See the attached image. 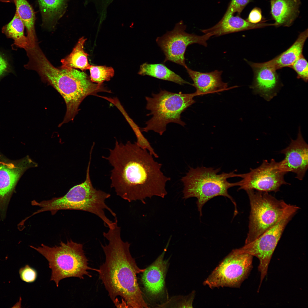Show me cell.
<instances>
[{"label": "cell", "instance_id": "6da1fadb", "mask_svg": "<svg viewBox=\"0 0 308 308\" xmlns=\"http://www.w3.org/2000/svg\"><path fill=\"white\" fill-rule=\"evenodd\" d=\"M109 151L107 157H102L113 167L111 187L117 195L129 202L139 200L143 203L147 198H164L166 195V186L171 178L164 175L162 164L148 151L135 142L123 144L117 140Z\"/></svg>", "mask_w": 308, "mask_h": 308}, {"label": "cell", "instance_id": "7a4b0ae2", "mask_svg": "<svg viewBox=\"0 0 308 308\" xmlns=\"http://www.w3.org/2000/svg\"><path fill=\"white\" fill-rule=\"evenodd\" d=\"M116 221L103 234L109 241L101 246L105 262L97 269L99 277L115 305L119 308H148L139 287L137 274L144 269L137 265L129 251L130 244L121 239V228Z\"/></svg>", "mask_w": 308, "mask_h": 308}, {"label": "cell", "instance_id": "3957f363", "mask_svg": "<svg viewBox=\"0 0 308 308\" xmlns=\"http://www.w3.org/2000/svg\"><path fill=\"white\" fill-rule=\"evenodd\" d=\"M27 52L30 61L26 66L37 71L42 80L55 88L65 102L66 112L59 127L73 120L78 113L80 105L87 96H97L98 93L101 92H112L103 84L92 82L90 76L83 72L74 68L65 69L54 67L38 44Z\"/></svg>", "mask_w": 308, "mask_h": 308}, {"label": "cell", "instance_id": "277c9868", "mask_svg": "<svg viewBox=\"0 0 308 308\" xmlns=\"http://www.w3.org/2000/svg\"><path fill=\"white\" fill-rule=\"evenodd\" d=\"M91 160L89 158L86 179L83 182L72 187L63 196L40 202L35 200L32 201L33 205L39 206L40 208L30 216L46 211H50L52 215H54L60 210H81L96 215L104 222L105 226H111L113 222L107 218L104 211V209H106L114 217H116V214L105 202V200L109 198L111 195L102 191L97 190L93 187L90 175Z\"/></svg>", "mask_w": 308, "mask_h": 308}, {"label": "cell", "instance_id": "5b68a950", "mask_svg": "<svg viewBox=\"0 0 308 308\" xmlns=\"http://www.w3.org/2000/svg\"><path fill=\"white\" fill-rule=\"evenodd\" d=\"M220 170L219 168L215 169L203 166L196 168L190 167L185 176L181 179L184 186L183 198H197L196 204L200 216H202V209L204 204L210 200L218 196L229 198L234 205V215L238 213L236 202L229 194L228 190L232 187L239 186L240 182L231 183L227 179L240 177L241 174H235V171L218 174Z\"/></svg>", "mask_w": 308, "mask_h": 308}, {"label": "cell", "instance_id": "8992f818", "mask_svg": "<svg viewBox=\"0 0 308 308\" xmlns=\"http://www.w3.org/2000/svg\"><path fill=\"white\" fill-rule=\"evenodd\" d=\"M60 245L50 247L43 244L40 246L30 247L44 256L48 262L51 270L50 281H54L58 287L60 281L71 277L84 279V275L91 277L88 271H96L88 266L82 244L72 240L66 243L61 241Z\"/></svg>", "mask_w": 308, "mask_h": 308}, {"label": "cell", "instance_id": "52a82bcc", "mask_svg": "<svg viewBox=\"0 0 308 308\" xmlns=\"http://www.w3.org/2000/svg\"><path fill=\"white\" fill-rule=\"evenodd\" d=\"M196 96L195 92L175 93L161 90L158 94H152L151 97H145L146 109L150 111L147 116L152 115V117L146 122V126L141 129V131L147 132L152 130L162 135L169 123H177L184 126L185 123L181 120V115L195 103L193 98Z\"/></svg>", "mask_w": 308, "mask_h": 308}, {"label": "cell", "instance_id": "ba28073f", "mask_svg": "<svg viewBox=\"0 0 308 308\" xmlns=\"http://www.w3.org/2000/svg\"><path fill=\"white\" fill-rule=\"evenodd\" d=\"M250 206L247 244L256 240L279 220L289 204L268 192L254 190L246 191Z\"/></svg>", "mask_w": 308, "mask_h": 308}, {"label": "cell", "instance_id": "9c48e42d", "mask_svg": "<svg viewBox=\"0 0 308 308\" xmlns=\"http://www.w3.org/2000/svg\"><path fill=\"white\" fill-rule=\"evenodd\" d=\"M300 208L289 204L277 221L254 240L239 248L240 251L258 258V267L260 273L259 287L267 274L268 266L272 255L286 225Z\"/></svg>", "mask_w": 308, "mask_h": 308}, {"label": "cell", "instance_id": "30bf717a", "mask_svg": "<svg viewBox=\"0 0 308 308\" xmlns=\"http://www.w3.org/2000/svg\"><path fill=\"white\" fill-rule=\"evenodd\" d=\"M253 257L239 249L233 250L205 279L204 285L212 289L239 287L253 268Z\"/></svg>", "mask_w": 308, "mask_h": 308}, {"label": "cell", "instance_id": "8fae6325", "mask_svg": "<svg viewBox=\"0 0 308 308\" xmlns=\"http://www.w3.org/2000/svg\"><path fill=\"white\" fill-rule=\"evenodd\" d=\"M186 28L181 21L176 24L172 30L157 38L156 42L165 56L164 62L170 61L186 68L187 66L185 63V54L187 47L195 43L207 46V41L212 37L210 34L199 36L189 34L185 31Z\"/></svg>", "mask_w": 308, "mask_h": 308}, {"label": "cell", "instance_id": "7c38bea8", "mask_svg": "<svg viewBox=\"0 0 308 308\" xmlns=\"http://www.w3.org/2000/svg\"><path fill=\"white\" fill-rule=\"evenodd\" d=\"M282 169L279 162L271 159L270 162L263 160L257 168L250 169L248 173L241 174L238 190H254L267 192H276L283 185L289 184L284 179L286 174Z\"/></svg>", "mask_w": 308, "mask_h": 308}, {"label": "cell", "instance_id": "4fadbf2b", "mask_svg": "<svg viewBox=\"0 0 308 308\" xmlns=\"http://www.w3.org/2000/svg\"><path fill=\"white\" fill-rule=\"evenodd\" d=\"M308 148L299 127L297 139H291L289 145L280 151L285 155L284 159L279 162L283 171L294 173L296 178L302 180L308 169Z\"/></svg>", "mask_w": 308, "mask_h": 308}, {"label": "cell", "instance_id": "5bb4252c", "mask_svg": "<svg viewBox=\"0 0 308 308\" xmlns=\"http://www.w3.org/2000/svg\"><path fill=\"white\" fill-rule=\"evenodd\" d=\"M169 242L161 254L142 273L141 281L145 290L152 298L160 297L164 291L168 260L164 258Z\"/></svg>", "mask_w": 308, "mask_h": 308}, {"label": "cell", "instance_id": "9a60e30c", "mask_svg": "<svg viewBox=\"0 0 308 308\" xmlns=\"http://www.w3.org/2000/svg\"><path fill=\"white\" fill-rule=\"evenodd\" d=\"M252 68L254 77L250 87L254 94L259 95L267 101H270L277 95L281 88L276 70L265 66Z\"/></svg>", "mask_w": 308, "mask_h": 308}, {"label": "cell", "instance_id": "2e32d148", "mask_svg": "<svg viewBox=\"0 0 308 308\" xmlns=\"http://www.w3.org/2000/svg\"><path fill=\"white\" fill-rule=\"evenodd\" d=\"M37 163L27 157L19 166L13 164L0 165V205L5 203L22 174L26 169L36 167Z\"/></svg>", "mask_w": 308, "mask_h": 308}, {"label": "cell", "instance_id": "e0dca14e", "mask_svg": "<svg viewBox=\"0 0 308 308\" xmlns=\"http://www.w3.org/2000/svg\"><path fill=\"white\" fill-rule=\"evenodd\" d=\"M193 82L197 96L222 92L227 89L226 83L222 80V71L216 70L208 72L193 70L188 66L185 68Z\"/></svg>", "mask_w": 308, "mask_h": 308}, {"label": "cell", "instance_id": "ac0fdd59", "mask_svg": "<svg viewBox=\"0 0 308 308\" xmlns=\"http://www.w3.org/2000/svg\"><path fill=\"white\" fill-rule=\"evenodd\" d=\"M308 36L307 29L299 34L295 42L288 49L268 61L254 63L246 61L252 68L265 66L276 70L285 67H290L302 54L304 44Z\"/></svg>", "mask_w": 308, "mask_h": 308}, {"label": "cell", "instance_id": "d6986e66", "mask_svg": "<svg viewBox=\"0 0 308 308\" xmlns=\"http://www.w3.org/2000/svg\"><path fill=\"white\" fill-rule=\"evenodd\" d=\"M274 24L262 22L258 24L250 23L239 16L233 15L222 18L216 25L207 29L201 30L204 34L218 37L232 33L255 29L274 26Z\"/></svg>", "mask_w": 308, "mask_h": 308}, {"label": "cell", "instance_id": "ffe728a7", "mask_svg": "<svg viewBox=\"0 0 308 308\" xmlns=\"http://www.w3.org/2000/svg\"><path fill=\"white\" fill-rule=\"evenodd\" d=\"M270 13L274 26L289 27L299 13L300 0H270Z\"/></svg>", "mask_w": 308, "mask_h": 308}, {"label": "cell", "instance_id": "44dd1931", "mask_svg": "<svg viewBox=\"0 0 308 308\" xmlns=\"http://www.w3.org/2000/svg\"><path fill=\"white\" fill-rule=\"evenodd\" d=\"M138 73L142 76H148L180 85L191 84L163 64L145 62L140 66Z\"/></svg>", "mask_w": 308, "mask_h": 308}, {"label": "cell", "instance_id": "7402d4cb", "mask_svg": "<svg viewBox=\"0 0 308 308\" xmlns=\"http://www.w3.org/2000/svg\"><path fill=\"white\" fill-rule=\"evenodd\" d=\"M86 39L82 37L78 40L71 52L61 60L62 69H79L83 71L89 69L90 67L88 63L89 54L84 50V46Z\"/></svg>", "mask_w": 308, "mask_h": 308}, {"label": "cell", "instance_id": "603a6c76", "mask_svg": "<svg viewBox=\"0 0 308 308\" xmlns=\"http://www.w3.org/2000/svg\"><path fill=\"white\" fill-rule=\"evenodd\" d=\"M13 0L16 7L15 12L26 28L29 48L33 47L37 43L34 26L35 15L33 10L27 0Z\"/></svg>", "mask_w": 308, "mask_h": 308}, {"label": "cell", "instance_id": "cb8c5ba5", "mask_svg": "<svg viewBox=\"0 0 308 308\" xmlns=\"http://www.w3.org/2000/svg\"><path fill=\"white\" fill-rule=\"evenodd\" d=\"M24 25L17 14H15L12 20L4 26L2 30L7 37L14 39L18 46L26 50L29 47L27 37L24 36Z\"/></svg>", "mask_w": 308, "mask_h": 308}, {"label": "cell", "instance_id": "d4e9b609", "mask_svg": "<svg viewBox=\"0 0 308 308\" xmlns=\"http://www.w3.org/2000/svg\"><path fill=\"white\" fill-rule=\"evenodd\" d=\"M41 11L45 19H54L61 10L64 0H38Z\"/></svg>", "mask_w": 308, "mask_h": 308}, {"label": "cell", "instance_id": "484cf974", "mask_svg": "<svg viewBox=\"0 0 308 308\" xmlns=\"http://www.w3.org/2000/svg\"><path fill=\"white\" fill-rule=\"evenodd\" d=\"M89 69L91 81L99 84H102L104 81L110 80L114 74V69L111 67L91 65Z\"/></svg>", "mask_w": 308, "mask_h": 308}, {"label": "cell", "instance_id": "4316f807", "mask_svg": "<svg viewBox=\"0 0 308 308\" xmlns=\"http://www.w3.org/2000/svg\"><path fill=\"white\" fill-rule=\"evenodd\" d=\"M195 295V292L193 291L186 296H174L165 302L157 305V307L192 308Z\"/></svg>", "mask_w": 308, "mask_h": 308}, {"label": "cell", "instance_id": "83f0119b", "mask_svg": "<svg viewBox=\"0 0 308 308\" xmlns=\"http://www.w3.org/2000/svg\"><path fill=\"white\" fill-rule=\"evenodd\" d=\"M308 62L303 54H301L290 67L297 74V78H301L307 82L308 78Z\"/></svg>", "mask_w": 308, "mask_h": 308}, {"label": "cell", "instance_id": "f1b7e54d", "mask_svg": "<svg viewBox=\"0 0 308 308\" xmlns=\"http://www.w3.org/2000/svg\"><path fill=\"white\" fill-rule=\"evenodd\" d=\"M252 0H232L222 18L233 15L235 13L240 14Z\"/></svg>", "mask_w": 308, "mask_h": 308}, {"label": "cell", "instance_id": "f546056e", "mask_svg": "<svg viewBox=\"0 0 308 308\" xmlns=\"http://www.w3.org/2000/svg\"><path fill=\"white\" fill-rule=\"evenodd\" d=\"M19 273L21 279L28 283L34 282L37 276L36 270L27 264L20 269Z\"/></svg>", "mask_w": 308, "mask_h": 308}, {"label": "cell", "instance_id": "4dcf8cb0", "mask_svg": "<svg viewBox=\"0 0 308 308\" xmlns=\"http://www.w3.org/2000/svg\"><path fill=\"white\" fill-rule=\"evenodd\" d=\"M119 110L122 113L127 122L132 127L137 138V141L141 142L144 141L145 138L142 133L141 130L138 126L130 118L125 110L123 108L120 109Z\"/></svg>", "mask_w": 308, "mask_h": 308}, {"label": "cell", "instance_id": "1f68e13d", "mask_svg": "<svg viewBox=\"0 0 308 308\" xmlns=\"http://www.w3.org/2000/svg\"><path fill=\"white\" fill-rule=\"evenodd\" d=\"M246 20L253 24H258L265 21L263 17L261 9L257 7L254 8L251 11Z\"/></svg>", "mask_w": 308, "mask_h": 308}, {"label": "cell", "instance_id": "d6a6232c", "mask_svg": "<svg viewBox=\"0 0 308 308\" xmlns=\"http://www.w3.org/2000/svg\"><path fill=\"white\" fill-rule=\"evenodd\" d=\"M10 68L9 64L6 57L0 52V78L8 72Z\"/></svg>", "mask_w": 308, "mask_h": 308}, {"label": "cell", "instance_id": "836d02e7", "mask_svg": "<svg viewBox=\"0 0 308 308\" xmlns=\"http://www.w3.org/2000/svg\"><path fill=\"white\" fill-rule=\"evenodd\" d=\"M12 2H13V0H0V3Z\"/></svg>", "mask_w": 308, "mask_h": 308}]
</instances>
